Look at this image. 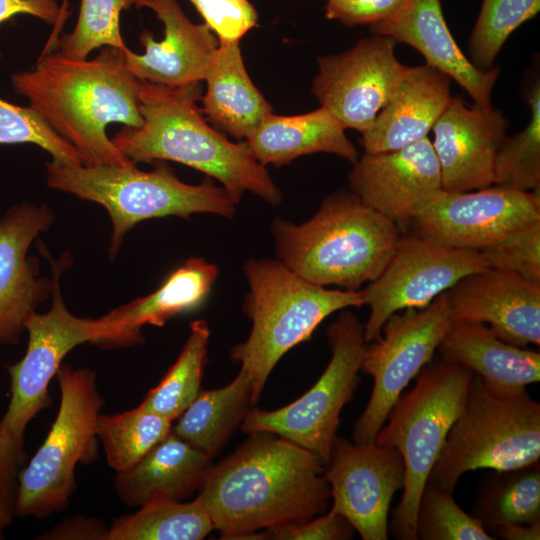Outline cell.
<instances>
[{
	"instance_id": "6da1fadb",
	"label": "cell",
	"mask_w": 540,
	"mask_h": 540,
	"mask_svg": "<svg viewBox=\"0 0 540 540\" xmlns=\"http://www.w3.org/2000/svg\"><path fill=\"white\" fill-rule=\"evenodd\" d=\"M325 466L311 451L274 433L250 434L210 467L196 499L221 539L297 525L327 509Z\"/></svg>"
},
{
	"instance_id": "7a4b0ae2",
	"label": "cell",
	"mask_w": 540,
	"mask_h": 540,
	"mask_svg": "<svg viewBox=\"0 0 540 540\" xmlns=\"http://www.w3.org/2000/svg\"><path fill=\"white\" fill-rule=\"evenodd\" d=\"M15 91L79 153L82 165L127 166L106 134L111 123L138 128L139 80L123 63V50L104 47L91 60L42 55L35 68L12 76ZM136 164V163H135Z\"/></svg>"
},
{
	"instance_id": "3957f363",
	"label": "cell",
	"mask_w": 540,
	"mask_h": 540,
	"mask_svg": "<svg viewBox=\"0 0 540 540\" xmlns=\"http://www.w3.org/2000/svg\"><path fill=\"white\" fill-rule=\"evenodd\" d=\"M200 83L171 88L139 80V111L143 124L122 128L112 139L127 159L169 160L218 180L237 205L250 191L277 206L282 194L265 166L244 142L229 141L206 120L197 101Z\"/></svg>"
},
{
	"instance_id": "277c9868",
	"label": "cell",
	"mask_w": 540,
	"mask_h": 540,
	"mask_svg": "<svg viewBox=\"0 0 540 540\" xmlns=\"http://www.w3.org/2000/svg\"><path fill=\"white\" fill-rule=\"evenodd\" d=\"M278 260L320 286L359 290L374 281L401 237L399 226L357 195L337 191L309 220L272 224Z\"/></svg>"
},
{
	"instance_id": "5b68a950",
	"label": "cell",
	"mask_w": 540,
	"mask_h": 540,
	"mask_svg": "<svg viewBox=\"0 0 540 540\" xmlns=\"http://www.w3.org/2000/svg\"><path fill=\"white\" fill-rule=\"evenodd\" d=\"M250 286L243 310L252 321L248 338L231 349L252 384L256 404L275 365L308 340L329 315L362 307L361 290L329 289L301 277L280 260L251 259L244 265Z\"/></svg>"
},
{
	"instance_id": "8992f818",
	"label": "cell",
	"mask_w": 540,
	"mask_h": 540,
	"mask_svg": "<svg viewBox=\"0 0 540 540\" xmlns=\"http://www.w3.org/2000/svg\"><path fill=\"white\" fill-rule=\"evenodd\" d=\"M47 184L78 198L102 205L112 222L109 256L113 259L125 234L146 219L211 213L232 218L236 205L223 187L207 178L201 184L182 182L174 170L159 162L152 171H142L136 164L59 165L46 164Z\"/></svg>"
},
{
	"instance_id": "52a82bcc",
	"label": "cell",
	"mask_w": 540,
	"mask_h": 540,
	"mask_svg": "<svg viewBox=\"0 0 540 540\" xmlns=\"http://www.w3.org/2000/svg\"><path fill=\"white\" fill-rule=\"evenodd\" d=\"M473 372L443 357L431 360L415 386L402 393L374 442L396 448L404 462L405 485L391 528L399 540H417L416 517L428 481L467 394Z\"/></svg>"
},
{
	"instance_id": "ba28073f",
	"label": "cell",
	"mask_w": 540,
	"mask_h": 540,
	"mask_svg": "<svg viewBox=\"0 0 540 540\" xmlns=\"http://www.w3.org/2000/svg\"><path fill=\"white\" fill-rule=\"evenodd\" d=\"M539 459V402L526 389L498 390L473 374L428 482L453 493L466 472L509 470Z\"/></svg>"
},
{
	"instance_id": "9c48e42d",
	"label": "cell",
	"mask_w": 540,
	"mask_h": 540,
	"mask_svg": "<svg viewBox=\"0 0 540 540\" xmlns=\"http://www.w3.org/2000/svg\"><path fill=\"white\" fill-rule=\"evenodd\" d=\"M60 405L52 427L19 473L16 515L46 518L68 508L77 484V464L97 456L96 423L103 406L96 375L88 368L61 364Z\"/></svg>"
},
{
	"instance_id": "30bf717a",
	"label": "cell",
	"mask_w": 540,
	"mask_h": 540,
	"mask_svg": "<svg viewBox=\"0 0 540 540\" xmlns=\"http://www.w3.org/2000/svg\"><path fill=\"white\" fill-rule=\"evenodd\" d=\"M331 359L315 384L300 398L272 411L251 408L240 428L243 432L274 433L329 462L340 413L353 398L366 348L364 325L357 316L343 311L327 331Z\"/></svg>"
},
{
	"instance_id": "8fae6325",
	"label": "cell",
	"mask_w": 540,
	"mask_h": 540,
	"mask_svg": "<svg viewBox=\"0 0 540 540\" xmlns=\"http://www.w3.org/2000/svg\"><path fill=\"white\" fill-rule=\"evenodd\" d=\"M452 321L446 291L426 307L407 308L386 320L380 338L363 354L361 370L373 378V389L354 424V443L375 440L403 390L433 359Z\"/></svg>"
},
{
	"instance_id": "7c38bea8",
	"label": "cell",
	"mask_w": 540,
	"mask_h": 540,
	"mask_svg": "<svg viewBox=\"0 0 540 540\" xmlns=\"http://www.w3.org/2000/svg\"><path fill=\"white\" fill-rule=\"evenodd\" d=\"M39 249L51 265L52 305L45 313L34 312L25 323L27 350L20 361L7 366L11 396L0 420L19 438H24L30 421L51 405L48 385L64 357L76 346L93 341L91 318L73 315L62 298L60 278L73 262L71 255L64 253L55 260L41 242Z\"/></svg>"
},
{
	"instance_id": "4fadbf2b",
	"label": "cell",
	"mask_w": 540,
	"mask_h": 540,
	"mask_svg": "<svg viewBox=\"0 0 540 540\" xmlns=\"http://www.w3.org/2000/svg\"><path fill=\"white\" fill-rule=\"evenodd\" d=\"M486 268L479 251L445 246L417 233L401 236L382 273L361 289L370 308L366 343L380 338L394 313L426 307L466 275Z\"/></svg>"
},
{
	"instance_id": "5bb4252c",
	"label": "cell",
	"mask_w": 540,
	"mask_h": 540,
	"mask_svg": "<svg viewBox=\"0 0 540 540\" xmlns=\"http://www.w3.org/2000/svg\"><path fill=\"white\" fill-rule=\"evenodd\" d=\"M396 43L375 34L346 52L318 58L312 94L345 128L366 131L394 94L408 70L395 55Z\"/></svg>"
},
{
	"instance_id": "9a60e30c",
	"label": "cell",
	"mask_w": 540,
	"mask_h": 540,
	"mask_svg": "<svg viewBox=\"0 0 540 540\" xmlns=\"http://www.w3.org/2000/svg\"><path fill=\"white\" fill-rule=\"evenodd\" d=\"M540 188L501 186L477 191L440 190L415 214L417 234L445 246L479 251L540 219Z\"/></svg>"
},
{
	"instance_id": "2e32d148",
	"label": "cell",
	"mask_w": 540,
	"mask_h": 540,
	"mask_svg": "<svg viewBox=\"0 0 540 540\" xmlns=\"http://www.w3.org/2000/svg\"><path fill=\"white\" fill-rule=\"evenodd\" d=\"M324 476L333 500L330 510L342 515L363 540H387L390 505L405 485L400 452L374 441L351 443L337 437Z\"/></svg>"
},
{
	"instance_id": "e0dca14e",
	"label": "cell",
	"mask_w": 540,
	"mask_h": 540,
	"mask_svg": "<svg viewBox=\"0 0 540 540\" xmlns=\"http://www.w3.org/2000/svg\"><path fill=\"white\" fill-rule=\"evenodd\" d=\"M351 192L397 225L442 190L440 167L425 137L397 150L364 153L348 175Z\"/></svg>"
},
{
	"instance_id": "ac0fdd59",
	"label": "cell",
	"mask_w": 540,
	"mask_h": 540,
	"mask_svg": "<svg viewBox=\"0 0 540 540\" xmlns=\"http://www.w3.org/2000/svg\"><path fill=\"white\" fill-rule=\"evenodd\" d=\"M53 219L47 205L24 202L0 220V344H16L29 316L52 292V280L39 277V262L27 253Z\"/></svg>"
},
{
	"instance_id": "d6986e66",
	"label": "cell",
	"mask_w": 540,
	"mask_h": 540,
	"mask_svg": "<svg viewBox=\"0 0 540 540\" xmlns=\"http://www.w3.org/2000/svg\"><path fill=\"white\" fill-rule=\"evenodd\" d=\"M506 129L505 117L491 105L468 107L459 96L451 97L432 128L442 189L466 192L491 186Z\"/></svg>"
},
{
	"instance_id": "ffe728a7",
	"label": "cell",
	"mask_w": 540,
	"mask_h": 540,
	"mask_svg": "<svg viewBox=\"0 0 540 540\" xmlns=\"http://www.w3.org/2000/svg\"><path fill=\"white\" fill-rule=\"evenodd\" d=\"M452 320L488 324L503 341L540 344V285L505 270L466 275L446 291Z\"/></svg>"
},
{
	"instance_id": "44dd1931",
	"label": "cell",
	"mask_w": 540,
	"mask_h": 540,
	"mask_svg": "<svg viewBox=\"0 0 540 540\" xmlns=\"http://www.w3.org/2000/svg\"><path fill=\"white\" fill-rule=\"evenodd\" d=\"M137 8L152 10L164 25V38L155 41L145 30L139 40L144 54L123 50L126 70L137 80L179 88L205 79L219 46L205 24H194L176 0H136Z\"/></svg>"
},
{
	"instance_id": "7402d4cb",
	"label": "cell",
	"mask_w": 540,
	"mask_h": 540,
	"mask_svg": "<svg viewBox=\"0 0 540 540\" xmlns=\"http://www.w3.org/2000/svg\"><path fill=\"white\" fill-rule=\"evenodd\" d=\"M216 265L199 257L188 259L154 292L91 318L93 341L103 348L128 347L143 341L145 325L162 327L206 299L218 276Z\"/></svg>"
},
{
	"instance_id": "603a6c76",
	"label": "cell",
	"mask_w": 540,
	"mask_h": 540,
	"mask_svg": "<svg viewBox=\"0 0 540 540\" xmlns=\"http://www.w3.org/2000/svg\"><path fill=\"white\" fill-rule=\"evenodd\" d=\"M371 30L415 48L426 64L465 89L475 105H491L500 69L479 70L464 55L446 24L441 0H405L392 16L371 25Z\"/></svg>"
},
{
	"instance_id": "cb8c5ba5",
	"label": "cell",
	"mask_w": 540,
	"mask_h": 540,
	"mask_svg": "<svg viewBox=\"0 0 540 540\" xmlns=\"http://www.w3.org/2000/svg\"><path fill=\"white\" fill-rule=\"evenodd\" d=\"M451 81L428 64L408 67L392 97L361 133L365 153L397 150L427 137L451 100Z\"/></svg>"
},
{
	"instance_id": "d4e9b609",
	"label": "cell",
	"mask_w": 540,
	"mask_h": 540,
	"mask_svg": "<svg viewBox=\"0 0 540 540\" xmlns=\"http://www.w3.org/2000/svg\"><path fill=\"white\" fill-rule=\"evenodd\" d=\"M211 466L212 457L171 429L135 465L116 473L115 491L129 507L159 498L183 501L198 491Z\"/></svg>"
},
{
	"instance_id": "484cf974",
	"label": "cell",
	"mask_w": 540,
	"mask_h": 540,
	"mask_svg": "<svg viewBox=\"0 0 540 540\" xmlns=\"http://www.w3.org/2000/svg\"><path fill=\"white\" fill-rule=\"evenodd\" d=\"M437 350L498 390L517 392L540 381V353L503 341L483 323L452 321Z\"/></svg>"
},
{
	"instance_id": "4316f807",
	"label": "cell",
	"mask_w": 540,
	"mask_h": 540,
	"mask_svg": "<svg viewBox=\"0 0 540 540\" xmlns=\"http://www.w3.org/2000/svg\"><path fill=\"white\" fill-rule=\"evenodd\" d=\"M345 129L341 121L322 106L293 116L270 113L244 143L263 166L280 167L317 152L335 154L354 164L359 155Z\"/></svg>"
},
{
	"instance_id": "83f0119b",
	"label": "cell",
	"mask_w": 540,
	"mask_h": 540,
	"mask_svg": "<svg viewBox=\"0 0 540 540\" xmlns=\"http://www.w3.org/2000/svg\"><path fill=\"white\" fill-rule=\"evenodd\" d=\"M204 81L202 111L218 131L246 139L272 113L249 77L239 43L219 44Z\"/></svg>"
},
{
	"instance_id": "f1b7e54d",
	"label": "cell",
	"mask_w": 540,
	"mask_h": 540,
	"mask_svg": "<svg viewBox=\"0 0 540 540\" xmlns=\"http://www.w3.org/2000/svg\"><path fill=\"white\" fill-rule=\"evenodd\" d=\"M252 384L240 369L229 384L220 389L200 390L194 401L177 418L172 431L210 457L228 442L251 409Z\"/></svg>"
},
{
	"instance_id": "f546056e",
	"label": "cell",
	"mask_w": 540,
	"mask_h": 540,
	"mask_svg": "<svg viewBox=\"0 0 540 540\" xmlns=\"http://www.w3.org/2000/svg\"><path fill=\"white\" fill-rule=\"evenodd\" d=\"M471 515L485 529L502 523L540 522L539 461L484 474Z\"/></svg>"
},
{
	"instance_id": "4dcf8cb0",
	"label": "cell",
	"mask_w": 540,
	"mask_h": 540,
	"mask_svg": "<svg viewBox=\"0 0 540 540\" xmlns=\"http://www.w3.org/2000/svg\"><path fill=\"white\" fill-rule=\"evenodd\" d=\"M113 521L105 540H200L213 529L202 504L167 498L152 500Z\"/></svg>"
},
{
	"instance_id": "1f68e13d",
	"label": "cell",
	"mask_w": 540,
	"mask_h": 540,
	"mask_svg": "<svg viewBox=\"0 0 540 540\" xmlns=\"http://www.w3.org/2000/svg\"><path fill=\"white\" fill-rule=\"evenodd\" d=\"M209 336L205 320L190 324V333L179 357L159 384L148 392L139 405L141 408L171 421L185 411L200 391Z\"/></svg>"
},
{
	"instance_id": "d6a6232c",
	"label": "cell",
	"mask_w": 540,
	"mask_h": 540,
	"mask_svg": "<svg viewBox=\"0 0 540 540\" xmlns=\"http://www.w3.org/2000/svg\"><path fill=\"white\" fill-rule=\"evenodd\" d=\"M172 422L140 406L112 415L100 413L96 434L108 465L116 473L131 468L167 436Z\"/></svg>"
},
{
	"instance_id": "836d02e7",
	"label": "cell",
	"mask_w": 540,
	"mask_h": 540,
	"mask_svg": "<svg viewBox=\"0 0 540 540\" xmlns=\"http://www.w3.org/2000/svg\"><path fill=\"white\" fill-rule=\"evenodd\" d=\"M531 117L528 125L505 137L496 153L493 184L529 192L540 188V85L537 80L527 93Z\"/></svg>"
},
{
	"instance_id": "e575fe53",
	"label": "cell",
	"mask_w": 540,
	"mask_h": 540,
	"mask_svg": "<svg viewBox=\"0 0 540 540\" xmlns=\"http://www.w3.org/2000/svg\"><path fill=\"white\" fill-rule=\"evenodd\" d=\"M135 3L136 0H81L75 28L60 38L57 53L68 59L83 60L101 47L125 50L120 13Z\"/></svg>"
},
{
	"instance_id": "d590c367",
	"label": "cell",
	"mask_w": 540,
	"mask_h": 540,
	"mask_svg": "<svg viewBox=\"0 0 540 540\" xmlns=\"http://www.w3.org/2000/svg\"><path fill=\"white\" fill-rule=\"evenodd\" d=\"M539 10L540 0H483L469 41L472 64L490 70L507 38Z\"/></svg>"
},
{
	"instance_id": "8d00e7d4",
	"label": "cell",
	"mask_w": 540,
	"mask_h": 540,
	"mask_svg": "<svg viewBox=\"0 0 540 540\" xmlns=\"http://www.w3.org/2000/svg\"><path fill=\"white\" fill-rule=\"evenodd\" d=\"M417 540H493L482 524L464 512L453 493L426 482L416 517Z\"/></svg>"
},
{
	"instance_id": "74e56055",
	"label": "cell",
	"mask_w": 540,
	"mask_h": 540,
	"mask_svg": "<svg viewBox=\"0 0 540 540\" xmlns=\"http://www.w3.org/2000/svg\"><path fill=\"white\" fill-rule=\"evenodd\" d=\"M33 143L59 165H82L77 150L58 134L30 106L21 107L0 98V144Z\"/></svg>"
},
{
	"instance_id": "f35d334b",
	"label": "cell",
	"mask_w": 540,
	"mask_h": 540,
	"mask_svg": "<svg viewBox=\"0 0 540 540\" xmlns=\"http://www.w3.org/2000/svg\"><path fill=\"white\" fill-rule=\"evenodd\" d=\"M479 252L487 268L510 271L540 285V219Z\"/></svg>"
},
{
	"instance_id": "ab89813d",
	"label": "cell",
	"mask_w": 540,
	"mask_h": 540,
	"mask_svg": "<svg viewBox=\"0 0 540 540\" xmlns=\"http://www.w3.org/2000/svg\"><path fill=\"white\" fill-rule=\"evenodd\" d=\"M214 31L219 44H237L257 26L258 14L249 0H189Z\"/></svg>"
},
{
	"instance_id": "60d3db41",
	"label": "cell",
	"mask_w": 540,
	"mask_h": 540,
	"mask_svg": "<svg viewBox=\"0 0 540 540\" xmlns=\"http://www.w3.org/2000/svg\"><path fill=\"white\" fill-rule=\"evenodd\" d=\"M25 461L24 438L13 435L0 421V522L5 526L16 515L19 473Z\"/></svg>"
},
{
	"instance_id": "b9f144b4",
	"label": "cell",
	"mask_w": 540,
	"mask_h": 540,
	"mask_svg": "<svg viewBox=\"0 0 540 540\" xmlns=\"http://www.w3.org/2000/svg\"><path fill=\"white\" fill-rule=\"evenodd\" d=\"M276 540H346L354 537L352 525L340 514L329 510L301 524L268 530Z\"/></svg>"
},
{
	"instance_id": "7bdbcfd3",
	"label": "cell",
	"mask_w": 540,
	"mask_h": 540,
	"mask_svg": "<svg viewBox=\"0 0 540 540\" xmlns=\"http://www.w3.org/2000/svg\"><path fill=\"white\" fill-rule=\"evenodd\" d=\"M405 0H345L327 2L326 17L353 26L375 24L392 16Z\"/></svg>"
},
{
	"instance_id": "ee69618b",
	"label": "cell",
	"mask_w": 540,
	"mask_h": 540,
	"mask_svg": "<svg viewBox=\"0 0 540 540\" xmlns=\"http://www.w3.org/2000/svg\"><path fill=\"white\" fill-rule=\"evenodd\" d=\"M108 528L98 519L88 517L69 518L43 534L42 539H88L105 540Z\"/></svg>"
},
{
	"instance_id": "f6af8a7d",
	"label": "cell",
	"mask_w": 540,
	"mask_h": 540,
	"mask_svg": "<svg viewBox=\"0 0 540 540\" xmlns=\"http://www.w3.org/2000/svg\"><path fill=\"white\" fill-rule=\"evenodd\" d=\"M61 13L56 0H0V24L16 14H29L54 23L59 21Z\"/></svg>"
},
{
	"instance_id": "bcb514c9",
	"label": "cell",
	"mask_w": 540,
	"mask_h": 540,
	"mask_svg": "<svg viewBox=\"0 0 540 540\" xmlns=\"http://www.w3.org/2000/svg\"><path fill=\"white\" fill-rule=\"evenodd\" d=\"M491 536L504 540H539L540 522L533 524L502 523L486 529Z\"/></svg>"
},
{
	"instance_id": "7dc6e473",
	"label": "cell",
	"mask_w": 540,
	"mask_h": 540,
	"mask_svg": "<svg viewBox=\"0 0 540 540\" xmlns=\"http://www.w3.org/2000/svg\"><path fill=\"white\" fill-rule=\"evenodd\" d=\"M5 525H3L1 522H0V539L3 538V530L5 529Z\"/></svg>"
},
{
	"instance_id": "c3c4849f",
	"label": "cell",
	"mask_w": 540,
	"mask_h": 540,
	"mask_svg": "<svg viewBox=\"0 0 540 540\" xmlns=\"http://www.w3.org/2000/svg\"><path fill=\"white\" fill-rule=\"evenodd\" d=\"M328 2H340V1H345V0H327Z\"/></svg>"
}]
</instances>
